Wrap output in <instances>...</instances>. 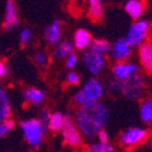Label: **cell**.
Returning a JSON list of instances; mask_svg holds the SVG:
<instances>
[{
  "instance_id": "obj_5",
  "label": "cell",
  "mask_w": 152,
  "mask_h": 152,
  "mask_svg": "<svg viewBox=\"0 0 152 152\" xmlns=\"http://www.w3.org/2000/svg\"><path fill=\"white\" fill-rule=\"evenodd\" d=\"M147 130L140 127H132L123 130L118 135V144L124 148H132L146 141Z\"/></svg>"
},
{
  "instance_id": "obj_8",
  "label": "cell",
  "mask_w": 152,
  "mask_h": 152,
  "mask_svg": "<svg viewBox=\"0 0 152 152\" xmlns=\"http://www.w3.org/2000/svg\"><path fill=\"white\" fill-rule=\"evenodd\" d=\"M144 91V79L142 76L138 72L133 77H130L128 81L123 82V92L122 94L127 99H138Z\"/></svg>"
},
{
  "instance_id": "obj_28",
  "label": "cell",
  "mask_w": 152,
  "mask_h": 152,
  "mask_svg": "<svg viewBox=\"0 0 152 152\" xmlns=\"http://www.w3.org/2000/svg\"><path fill=\"white\" fill-rule=\"evenodd\" d=\"M77 62H79L77 54L71 53L70 56H68L65 58V68L66 69H72V68H75L76 64H77Z\"/></svg>"
},
{
  "instance_id": "obj_9",
  "label": "cell",
  "mask_w": 152,
  "mask_h": 152,
  "mask_svg": "<svg viewBox=\"0 0 152 152\" xmlns=\"http://www.w3.org/2000/svg\"><path fill=\"white\" fill-rule=\"evenodd\" d=\"M139 72V68L135 63H128V62H117L112 66V75L113 77L126 82L130 77Z\"/></svg>"
},
{
  "instance_id": "obj_6",
  "label": "cell",
  "mask_w": 152,
  "mask_h": 152,
  "mask_svg": "<svg viewBox=\"0 0 152 152\" xmlns=\"http://www.w3.org/2000/svg\"><path fill=\"white\" fill-rule=\"evenodd\" d=\"M62 137L64 142L71 148H77L82 145L83 135L81 134L77 126H76L74 117H71L70 115H65V123L62 129Z\"/></svg>"
},
{
  "instance_id": "obj_31",
  "label": "cell",
  "mask_w": 152,
  "mask_h": 152,
  "mask_svg": "<svg viewBox=\"0 0 152 152\" xmlns=\"http://www.w3.org/2000/svg\"><path fill=\"white\" fill-rule=\"evenodd\" d=\"M97 139H98V141H100V142H109V141H110L109 133H107L105 129L100 130V132L98 133V135H97Z\"/></svg>"
},
{
  "instance_id": "obj_22",
  "label": "cell",
  "mask_w": 152,
  "mask_h": 152,
  "mask_svg": "<svg viewBox=\"0 0 152 152\" xmlns=\"http://www.w3.org/2000/svg\"><path fill=\"white\" fill-rule=\"evenodd\" d=\"M111 44L104 39H94L92 41V45H91V50H93L94 52L97 53H100L103 56H106V54H110V51H111Z\"/></svg>"
},
{
  "instance_id": "obj_14",
  "label": "cell",
  "mask_w": 152,
  "mask_h": 152,
  "mask_svg": "<svg viewBox=\"0 0 152 152\" xmlns=\"http://www.w3.org/2000/svg\"><path fill=\"white\" fill-rule=\"evenodd\" d=\"M139 59L147 72L152 74V44L145 42L139 47Z\"/></svg>"
},
{
  "instance_id": "obj_35",
  "label": "cell",
  "mask_w": 152,
  "mask_h": 152,
  "mask_svg": "<svg viewBox=\"0 0 152 152\" xmlns=\"http://www.w3.org/2000/svg\"><path fill=\"white\" fill-rule=\"evenodd\" d=\"M150 26H151V28H152V22H151V23H150Z\"/></svg>"
},
{
  "instance_id": "obj_3",
  "label": "cell",
  "mask_w": 152,
  "mask_h": 152,
  "mask_svg": "<svg viewBox=\"0 0 152 152\" xmlns=\"http://www.w3.org/2000/svg\"><path fill=\"white\" fill-rule=\"evenodd\" d=\"M48 129V126L41 122L39 118H28L21 122V130L23 133V137L26 141L33 147H39L44 142Z\"/></svg>"
},
{
  "instance_id": "obj_26",
  "label": "cell",
  "mask_w": 152,
  "mask_h": 152,
  "mask_svg": "<svg viewBox=\"0 0 152 152\" xmlns=\"http://www.w3.org/2000/svg\"><path fill=\"white\" fill-rule=\"evenodd\" d=\"M34 61L37 65L40 66H46L47 63H48V56L45 53V52H37L35 56H34Z\"/></svg>"
},
{
  "instance_id": "obj_13",
  "label": "cell",
  "mask_w": 152,
  "mask_h": 152,
  "mask_svg": "<svg viewBox=\"0 0 152 152\" xmlns=\"http://www.w3.org/2000/svg\"><path fill=\"white\" fill-rule=\"evenodd\" d=\"M92 35L86 29H77L74 34V45L77 50L85 51L92 45Z\"/></svg>"
},
{
  "instance_id": "obj_17",
  "label": "cell",
  "mask_w": 152,
  "mask_h": 152,
  "mask_svg": "<svg viewBox=\"0 0 152 152\" xmlns=\"http://www.w3.org/2000/svg\"><path fill=\"white\" fill-rule=\"evenodd\" d=\"M127 13L133 18V20H139L144 12V5L140 0H128L124 5Z\"/></svg>"
},
{
  "instance_id": "obj_16",
  "label": "cell",
  "mask_w": 152,
  "mask_h": 152,
  "mask_svg": "<svg viewBox=\"0 0 152 152\" xmlns=\"http://www.w3.org/2000/svg\"><path fill=\"white\" fill-rule=\"evenodd\" d=\"M74 48H76V47L72 42H70L68 40L61 41L58 44H56V47L53 50V57L56 59H65L68 56L74 53Z\"/></svg>"
},
{
  "instance_id": "obj_4",
  "label": "cell",
  "mask_w": 152,
  "mask_h": 152,
  "mask_svg": "<svg viewBox=\"0 0 152 152\" xmlns=\"http://www.w3.org/2000/svg\"><path fill=\"white\" fill-rule=\"evenodd\" d=\"M150 29H151V26L146 20H137L129 27L126 40L129 42V45L133 48L134 47L139 48L142 44L146 42Z\"/></svg>"
},
{
  "instance_id": "obj_2",
  "label": "cell",
  "mask_w": 152,
  "mask_h": 152,
  "mask_svg": "<svg viewBox=\"0 0 152 152\" xmlns=\"http://www.w3.org/2000/svg\"><path fill=\"white\" fill-rule=\"evenodd\" d=\"M105 92V87L103 82L97 79V76L86 81V83L75 94L74 102L77 106H82L93 102H99Z\"/></svg>"
},
{
  "instance_id": "obj_23",
  "label": "cell",
  "mask_w": 152,
  "mask_h": 152,
  "mask_svg": "<svg viewBox=\"0 0 152 152\" xmlns=\"http://www.w3.org/2000/svg\"><path fill=\"white\" fill-rule=\"evenodd\" d=\"M89 3V16L92 20H99L103 16V5L102 0H88Z\"/></svg>"
},
{
  "instance_id": "obj_7",
  "label": "cell",
  "mask_w": 152,
  "mask_h": 152,
  "mask_svg": "<svg viewBox=\"0 0 152 152\" xmlns=\"http://www.w3.org/2000/svg\"><path fill=\"white\" fill-rule=\"evenodd\" d=\"M82 62L86 66V69L88 70V72L93 76H98L100 75L104 69H105V56L94 52L93 50H87L85 51V53L82 54Z\"/></svg>"
},
{
  "instance_id": "obj_24",
  "label": "cell",
  "mask_w": 152,
  "mask_h": 152,
  "mask_svg": "<svg viewBox=\"0 0 152 152\" xmlns=\"http://www.w3.org/2000/svg\"><path fill=\"white\" fill-rule=\"evenodd\" d=\"M106 91H107V93L110 94V96H112V97L120 96V94H122V92H123V82L113 77V80H110L107 82Z\"/></svg>"
},
{
  "instance_id": "obj_15",
  "label": "cell",
  "mask_w": 152,
  "mask_h": 152,
  "mask_svg": "<svg viewBox=\"0 0 152 152\" xmlns=\"http://www.w3.org/2000/svg\"><path fill=\"white\" fill-rule=\"evenodd\" d=\"M46 93L36 87H29L23 92V98L26 102H29L33 105H40L45 100Z\"/></svg>"
},
{
  "instance_id": "obj_12",
  "label": "cell",
  "mask_w": 152,
  "mask_h": 152,
  "mask_svg": "<svg viewBox=\"0 0 152 152\" xmlns=\"http://www.w3.org/2000/svg\"><path fill=\"white\" fill-rule=\"evenodd\" d=\"M18 24V13L13 0H7L5 7V18H4V28L10 30Z\"/></svg>"
},
{
  "instance_id": "obj_20",
  "label": "cell",
  "mask_w": 152,
  "mask_h": 152,
  "mask_svg": "<svg viewBox=\"0 0 152 152\" xmlns=\"http://www.w3.org/2000/svg\"><path fill=\"white\" fill-rule=\"evenodd\" d=\"M65 123V116L61 112H52V116L48 121V128L52 132H62Z\"/></svg>"
},
{
  "instance_id": "obj_1",
  "label": "cell",
  "mask_w": 152,
  "mask_h": 152,
  "mask_svg": "<svg viewBox=\"0 0 152 152\" xmlns=\"http://www.w3.org/2000/svg\"><path fill=\"white\" fill-rule=\"evenodd\" d=\"M74 121L80 129L81 134L86 139L97 138L98 133L105 129L110 121V110L109 107L99 102H93L76 110Z\"/></svg>"
},
{
  "instance_id": "obj_30",
  "label": "cell",
  "mask_w": 152,
  "mask_h": 152,
  "mask_svg": "<svg viewBox=\"0 0 152 152\" xmlns=\"http://www.w3.org/2000/svg\"><path fill=\"white\" fill-rule=\"evenodd\" d=\"M51 116H52V112H51L48 109H42V110L40 111V113H39V116H37V118H39L41 122L48 124V121H50Z\"/></svg>"
},
{
  "instance_id": "obj_33",
  "label": "cell",
  "mask_w": 152,
  "mask_h": 152,
  "mask_svg": "<svg viewBox=\"0 0 152 152\" xmlns=\"http://www.w3.org/2000/svg\"><path fill=\"white\" fill-rule=\"evenodd\" d=\"M146 144L150 146V147H152V137L151 138H147L146 139Z\"/></svg>"
},
{
  "instance_id": "obj_29",
  "label": "cell",
  "mask_w": 152,
  "mask_h": 152,
  "mask_svg": "<svg viewBox=\"0 0 152 152\" xmlns=\"http://www.w3.org/2000/svg\"><path fill=\"white\" fill-rule=\"evenodd\" d=\"M31 36H33V34H31V30H30V29H28V28L22 29V31H21V34H20L21 44H22V45H27V44L30 41Z\"/></svg>"
},
{
  "instance_id": "obj_25",
  "label": "cell",
  "mask_w": 152,
  "mask_h": 152,
  "mask_svg": "<svg viewBox=\"0 0 152 152\" xmlns=\"http://www.w3.org/2000/svg\"><path fill=\"white\" fill-rule=\"evenodd\" d=\"M15 128V121L11 118H7L5 121H1L0 123V137H6L9 133Z\"/></svg>"
},
{
  "instance_id": "obj_34",
  "label": "cell",
  "mask_w": 152,
  "mask_h": 152,
  "mask_svg": "<svg viewBox=\"0 0 152 152\" xmlns=\"http://www.w3.org/2000/svg\"><path fill=\"white\" fill-rule=\"evenodd\" d=\"M62 152H76V151H69V150H65V151H62Z\"/></svg>"
},
{
  "instance_id": "obj_21",
  "label": "cell",
  "mask_w": 152,
  "mask_h": 152,
  "mask_svg": "<svg viewBox=\"0 0 152 152\" xmlns=\"http://www.w3.org/2000/svg\"><path fill=\"white\" fill-rule=\"evenodd\" d=\"M86 152H120L116 146L111 145L110 142H92L87 146Z\"/></svg>"
},
{
  "instance_id": "obj_10",
  "label": "cell",
  "mask_w": 152,
  "mask_h": 152,
  "mask_svg": "<svg viewBox=\"0 0 152 152\" xmlns=\"http://www.w3.org/2000/svg\"><path fill=\"white\" fill-rule=\"evenodd\" d=\"M132 48L133 47L126 40V37L124 39H118L111 46L110 56L116 62H127L132 56Z\"/></svg>"
},
{
  "instance_id": "obj_27",
  "label": "cell",
  "mask_w": 152,
  "mask_h": 152,
  "mask_svg": "<svg viewBox=\"0 0 152 152\" xmlns=\"http://www.w3.org/2000/svg\"><path fill=\"white\" fill-rule=\"evenodd\" d=\"M80 81H81V79H80V75L77 72H75V71L68 72V75H66V82L68 83H70L72 86H77L80 83Z\"/></svg>"
},
{
  "instance_id": "obj_18",
  "label": "cell",
  "mask_w": 152,
  "mask_h": 152,
  "mask_svg": "<svg viewBox=\"0 0 152 152\" xmlns=\"http://www.w3.org/2000/svg\"><path fill=\"white\" fill-rule=\"evenodd\" d=\"M11 116V103L5 89L0 91V122L10 118Z\"/></svg>"
},
{
  "instance_id": "obj_19",
  "label": "cell",
  "mask_w": 152,
  "mask_h": 152,
  "mask_svg": "<svg viewBox=\"0 0 152 152\" xmlns=\"http://www.w3.org/2000/svg\"><path fill=\"white\" fill-rule=\"evenodd\" d=\"M140 117L142 122L152 123V98L144 99L140 104Z\"/></svg>"
},
{
  "instance_id": "obj_11",
  "label": "cell",
  "mask_w": 152,
  "mask_h": 152,
  "mask_svg": "<svg viewBox=\"0 0 152 152\" xmlns=\"http://www.w3.org/2000/svg\"><path fill=\"white\" fill-rule=\"evenodd\" d=\"M44 36L48 44L56 45L58 44L62 36V29H61V21L56 20L51 24H48L44 31Z\"/></svg>"
},
{
  "instance_id": "obj_32",
  "label": "cell",
  "mask_w": 152,
  "mask_h": 152,
  "mask_svg": "<svg viewBox=\"0 0 152 152\" xmlns=\"http://www.w3.org/2000/svg\"><path fill=\"white\" fill-rule=\"evenodd\" d=\"M7 72H9L7 65H6L4 62H1V63H0V77H1V79H4L5 76L7 75Z\"/></svg>"
}]
</instances>
